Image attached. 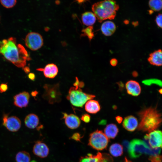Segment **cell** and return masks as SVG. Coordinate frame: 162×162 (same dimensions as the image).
I'll return each mask as SVG.
<instances>
[{
	"mask_svg": "<svg viewBox=\"0 0 162 162\" xmlns=\"http://www.w3.org/2000/svg\"><path fill=\"white\" fill-rule=\"evenodd\" d=\"M0 55L19 68H24L31 58L27 50L16 39L10 37L0 41Z\"/></svg>",
	"mask_w": 162,
	"mask_h": 162,
	"instance_id": "obj_1",
	"label": "cell"
},
{
	"mask_svg": "<svg viewBox=\"0 0 162 162\" xmlns=\"http://www.w3.org/2000/svg\"><path fill=\"white\" fill-rule=\"evenodd\" d=\"M140 122L138 126L139 130L150 132L156 130L162 123L161 114L156 107H150L142 110L138 114Z\"/></svg>",
	"mask_w": 162,
	"mask_h": 162,
	"instance_id": "obj_2",
	"label": "cell"
},
{
	"mask_svg": "<svg viewBox=\"0 0 162 162\" xmlns=\"http://www.w3.org/2000/svg\"><path fill=\"white\" fill-rule=\"evenodd\" d=\"M92 8L98 21L101 22L114 19L119 6L114 0H104L94 4Z\"/></svg>",
	"mask_w": 162,
	"mask_h": 162,
	"instance_id": "obj_3",
	"label": "cell"
},
{
	"mask_svg": "<svg viewBox=\"0 0 162 162\" xmlns=\"http://www.w3.org/2000/svg\"><path fill=\"white\" fill-rule=\"evenodd\" d=\"M128 149L129 156L132 158L139 157L144 154L150 156L159 154L161 151L160 148H151L145 141L136 139L129 143Z\"/></svg>",
	"mask_w": 162,
	"mask_h": 162,
	"instance_id": "obj_4",
	"label": "cell"
},
{
	"mask_svg": "<svg viewBox=\"0 0 162 162\" xmlns=\"http://www.w3.org/2000/svg\"><path fill=\"white\" fill-rule=\"evenodd\" d=\"M70 88L67 97L71 104L78 107H82L88 100L95 97L94 95L89 94L83 92L77 85H74Z\"/></svg>",
	"mask_w": 162,
	"mask_h": 162,
	"instance_id": "obj_5",
	"label": "cell"
},
{
	"mask_svg": "<svg viewBox=\"0 0 162 162\" xmlns=\"http://www.w3.org/2000/svg\"><path fill=\"white\" fill-rule=\"evenodd\" d=\"M109 142V138L104 133L97 130L90 134L88 145L95 150L101 151L106 148Z\"/></svg>",
	"mask_w": 162,
	"mask_h": 162,
	"instance_id": "obj_6",
	"label": "cell"
},
{
	"mask_svg": "<svg viewBox=\"0 0 162 162\" xmlns=\"http://www.w3.org/2000/svg\"><path fill=\"white\" fill-rule=\"evenodd\" d=\"M26 45L32 50L40 49L43 45V39L39 33L30 32L26 35L25 39Z\"/></svg>",
	"mask_w": 162,
	"mask_h": 162,
	"instance_id": "obj_7",
	"label": "cell"
},
{
	"mask_svg": "<svg viewBox=\"0 0 162 162\" xmlns=\"http://www.w3.org/2000/svg\"><path fill=\"white\" fill-rule=\"evenodd\" d=\"M58 85H46L44 86L45 92L43 97L47 100L50 104L59 102L61 100V94Z\"/></svg>",
	"mask_w": 162,
	"mask_h": 162,
	"instance_id": "obj_8",
	"label": "cell"
},
{
	"mask_svg": "<svg viewBox=\"0 0 162 162\" xmlns=\"http://www.w3.org/2000/svg\"><path fill=\"white\" fill-rule=\"evenodd\" d=\"M149 146L152 148L162 149V131L154 130L147 134L144 136Z\"/></svg>",
	"mask_w": 162,
	"mask_h": 162,
	"instance_id": "obj_9",
	"label": "cell"
},
{
	"mask_svg": "<svg viewBox=\"0 0 162 162\" xmlns=\"http://www.w3.org/2000/svg\"><path fill=\"white\" fill-rule=\"evenodd\" d=\"M79 162H113V160L109 154L98 152L96 154L89 153L81 157Z\"/></svg>",
	"mask_w": 162,
	"mask_h": 162,
	"instance_id": "obj_10",
	"label": "cell"
},
{
	"mask_svg": "<svg viewBox=\"0 0 162 162\" xmlns=\"http://www.w3.org/2000/svg\"><path fill=\"white\" fill-rule=\"evenodd\" d=\"M3 125L10 131H16L21 127V121L16 116L8 117L7 115H5L3 116Z\"/></svg>",
	"mask_w": 162,
	"mask_h": 162,
	"instance_id": "obj_11",
	"label": "cell"
},
{
	"mask_svg": "<svg viewBox=\"0 0 162 162\" xmlns=\"http://www.w3.org/2000/svg\"><path fill=\"white\" fill-rule=\"evenodd\" d=\"M33 152L37 156L44 158L48 155L49 149L45 143L41 141H38L36 142L34 146Z\"/></svg>",
	"mask_w": 162,
	"mask_h": 162,
	"instance_id": "obj_12",
	"label": "cell"
},
{
	"mask_svg": "<svg viewBox=\"0 0 162 162\" xmlns=\"http://www.w3.org/2000/svg\"><path fill=\"white\" fill-rule=\"evenodd\" d=\"M63 118L64 119L66 126L69 128L74 129L77 128L80 124V120L76 116L73 114L68 115L63 113Z\"/></svg>",
	"mask_w": 162,
	"mask_h": 162,
	"instance_id": "obj_13",
	"label": "cell"
},
{
	"mask_svg": "<svg viewBox=\"0 0 162 162\" xmlns=\"http://www.w3.org/2000/svg\"><path fill=\"white\" fill-rule=\"evenodd\" d=\"M30 95L28 93L23 92L20 93L14 97V103L16 106L20 108L27 106L29 102Z\"/></svg>",
	"mask_w": 162,
	"mask_h": 162,
	"instance_id": "obj_14",
	"label": "cell"
},
{
	"mask_svg": "<svg viewBox=\"0 0 162 162\" xmlns=\"http://www.w3.org/2000/svg\"><path fill=\"white\" fill-rule=\"evenodd\" d=\"M125 87L128 93L133 96H137L141 92V88L140 84L134 80H130L128 81L126 83Z\"/></svg>",
	"mask_w": 162,
	"mask_h": 162,
	"instance_id": "obj_15",
	"label": "cell"
},
{
	"mask_svg": "<svg viewBox=\"0 0 162 162\" xmlns=\"http://www.w3.org/2000/svg\"><path fill=\"white\" fill-rule=\"evenodd\" d=\"M37 70L43 71L44 76L49 78H53L55 77L58 72V67L53 63L48 64L44 68H39Z\"/></svg>",
	"mask_w": 162,
	"mask_h": 162,
	"instance_id": "obj_16",
	"label": "cell"
},
{
	"mask_svg": "<svg viewBox=\"0 0 162 162\" xmlns=\"http://www.w3.org/2000/svg\"><path fill=\"white\" fill-rule=\"evenodd\" d=\"M122 125L124 129L129 131H133L138 127L137 119L133 116H129L125 117L123 120Z\"/></svg>",
	"mask_w": 162,
	"mask_h": 162,
	"instance_id": "obj_17",
	"label": "cell"
},
{
	"mask_svg": "<svg viewBox=\"0 0 162 162\" xmlns=\"http://www.w3.org/2000/svg\"><path fill=\"white\" fill-rule=\"evenodd\" d=\"M148 59L149 62L153 65L162 66V50H158L153 52L150 55Z\"/></svg>",
	"mask_w": 162,
	"mask_h": 162,
	"instance_id": "obj_18",
	"label": "cell"
},
{
	"mask_svg": "<svg viewBox=\"0 0 162 162\" xmlns=\"http://www.w3.org/2000/svg\"><path fill=\"white\" fill-rule=\"evenodd\" d=\"M116 28L115 24L111 21L104 22L101 26V31L102 33L107 36L112 35L115 32Z\"/></svg>",
	"mask_w": 162,
	"mask_h": 162,
	"instance_id": "obj_19",
	"label": "cell"
},
{
	"mask_svg": "<svg viewBox=\"0 0 162 162\" xmlns=\"http://www.w3.org/2000/svg\"><path fill=\"white\" fill-rule=\"evenodd\" d=\"M85 110L91 114H95L99 112L100 107L98 102L93 100H90L86 103L85 105Z\"/></svg>",
	"mask_w": 162,
	"mask_h": 162,
	"instance_id": "obj_20",
	"label": "cell"
},
{
	"mask_svg": "<svg viewBox=\"0 0 162 162\" xmlns=\"http://www.w3.org/2000/svg\"><path fill=\"white\" fill-rule=\"evenodd\" d=\"M82 20L83 24L87 26H92L95 23L97 18L91 12H86L82 14Z\"/></svg>",
	"mask_w": 162,
	"mask_h": 162,
	"instance_id": "obj_21",
	"label": "cell"
},
{
	"mask_svg": "<svg viewBox=\"0 0 162 162\" xmlns=\"http://www.w3.org/2000/svg\"><path fill=\"white\" fill-rule=\"evenodd\" d=\"M25 123L26 126L30 129L36 128L39 123V119L38 116L34 114H30L28 115L25 119Z\"/></svg>",
	"mask_w": 162,
	"mask_h": 162,
	"instance_id": "obj_22",
	"label": "cell"
},
{
	"mask_svg": "<svg viewBox=\"0 0 162 162\" xmlns=\"http://www.w3.org/2000/svg\"><path fill=\"white\" fill-rule=\"evenodd\" d=\"M118 129L117 125L114 124H110L106 125L104 129V134L110 139H114L117 136Z\"/></svg>",
	"mask_w": 162,
	"mask_h": 162,
	"instance_id": "obj_23",
	"label": "cell"
},
{
	"mask_svg": "<svg viewBox=\"0 0 162 162\" xmlns=\"http://www.w3.org/2000/svg\"><path fill=\"white\" fill-rule=\"evenodd\" d=\"M109 151L113 156L119 157L122 155L123 153V147L119 143H115L110 146Z\"/></svg>",
	"mask_w": 162,
	"mask_h": 162,
	"instance_id": "obj_24",
	"label": "cell"
},
{
	"mask_svg": "<svg viewBox=\"0 0 162 162\" xmlns=\"http://www.w3.org/2000/svg\"><path fill=\"white\" fill-rule=\"evenodd\" d=\"M31 157L29 154L25 151L18 152L15 157L16 162H30Z\"/></svg>",
	"mask_w": 162,
	"mask_h": 162,
	"instance_id": "obj_25",
	"label": "cell"
},
{
	"mask_svg": "<svg viewBox=\"0 0 162 162\" xmlns=\"http://www.w3.org/2000/svg\"><path fill=\"white\" fill-rule=\"evenodd\" d=\"M148 4L153 11H158L162 9V0H149Z\"/></svg>",
	"mask_w": 162,
	"mask_h": 162,
	"instance_id": "obj_26",
	"label": "cell"
},
{
	"mask_svg": "<svg viewBox=\"0 0 162 162\" xmlns=\"http://www.w3.org/2000/svg\"><path fill=\"white\" fill-rule=\"evenodd\" d=\"M82 36H86L89 40L92 39L94 36V33L92 26H88L82 30Z\"/></svg>",
	"mask_w": 162,
	"mask_h": 162,
	"instance_id": "obj_27",
	"label": "cell"
},
{
	"mask_svg": "<svg viewBox=\"0 0 162 162\" xmlns=\"http://www.w3.org/2000/svg\"><path fill=\"white\" fill-rule=\"evenodd\" d=\"M142 83L147 86H150L154 84L162 87V81L157 79H146L142 81Z\"/></svg>",
	"mask_w": 162,
	"mask_h": 162,
	"instance_id": "obj_28",
	"label": "cell"
},
{
	"mask_svg": "<svg viewBox=\"0 0 162 162\" xmlns=\"http://www.w3.org/2000/svg\"><path fill=\"white\" fill-rule=\"evenodd\" d=\"M16 0H0L1 4L6 8L13 7L16 4Z\"/></svg>",
	"mask_w": 162,
	"mask_h": 162,
	"instance_id": "obj_29",
	"label": "cell"
},
{
	"mask_svg": "<svg viewBox=\"0 0 162 162\" xmlns=\"http://www.w3.org/2000/svg\"><path fill=\"white\" fill-rule=\"evenodd\" d=\"M149 160L151 162H162V155L158 154L150 156Z\"/></svg>",
	"mask_w": 162,
	"mask_h": 162,
	"instance_id": "obj_30",
	"label": "cell"
},
{
	"mask_svg": "<svg viewBox=\"0 0 162 162\" xmlns=\"http://www.w3.org/2000/svg\"><path fill=\"white\" fill-rule=\"evenodd\" d=\"M155 21L158 27L162 28V14H159L156 16Z\"/></svg>",
	"mask_w": 162,
	"mask_h": 162,
	"instance_id": "obj_31",
	"label": "cell"
},
{
	"mask_svg": "<svg viewBox=\"0 0 162 162\" xmlns=\"http://www.w3.org/2000/svg\"><path fill=\"white\" fill-rule=\"evenodd\" d=\"M81 119L84 122L88 123L90 120V116L87 114H84L82 115Z\"/></svg>",
	"mask_w": 162,
	"mask_h": 162,
	"instance_id": "obj_32",
	"label": "cell"
},
{
	"mask_svg": "<svg viewBox=\"0 0 162 162\" xmlns=\"http://www.w3.org/2000/svg\"><path fill=\"white\" fill-rule=\"evenodd\" d=\"M71 138L76 141H80L81 138L80 134L78 133H74L71 136Z\"/></svg>",
	"mask_w": 162,
	"mask_h": 162,
	"instance_id": "obj_33",
	"label": "cell"
},
{
	"mask_svg": "<svg viewBox=\"0 0 162 162\" xmlns=\"http://www.w3.org/2000/svg\"><path fill=\"white\" fill-rule=\"evenodd\" d=\"M8 88V85L6 84L2 83L0 85V92L2 93L5 92Z\"/></svg>",
	"mask_w": 162,
	"mask_h": 162,
	"instance_id": "obj_34",
	"label": "cell"
},
{
	"mask_svg": "<svg viewBox=\"0 0 162 162\" xmlns=\"http://www.w3.org/2000/svg\"><path fill=\"white\" fill-rule=\"evenodd\" d=\"M117 61L115 58H113L110 61V64L113 66H116L117 64Z\"/></svg>",
	"mask_w": 162,
	"mask_h": 162,
	"instance_id": "obj_35",
	"label": "cell"
},
{
	"mask_svg": "<svg viewBox=\"0 0 162 162\" xmlns=\"http://www.w3.org/2000/svg\"><path fill=\"white\" fill-rule=\"evenodd\" d=\"M28 78L31 80H34L35 78V75L33 73H29L28 75Z\"/></svg>",
	"mask_w": 162,
	"mask_h": 162,
	"instance_id": "obj_36",
	"label": "cell"
},
{
	"mask_svg": "<svg viewBox=\"0 0 162 162\" xmlns=\"http://www.w3.org/2000/svg\"><path fill=\"white\" fill-rule=\"evenodd\" d=\"M116 120L118 123H120L122 121V118L120 116H117L116 118Z\"/></svg>",
	"mask_w": 162,
	"mask_h": 162,
	"instance_id": "obj_37",
	"label": "cell"
},
{
	"mask_svg": "<svg viewBox=\"0 0 162 162\" xmlns=\"http://www.w3.org/2000/svg\"><path fill=\"white\" fill-rule=\"evenodd\" d=\"M23 68L24 71L26 73H28L30 72V68L28 67L25 66Z\"/></svg>",
	"mask_w": 162,
	"mask_h": 162,
	"instance_id": "obj_38",
	"label": "cell"
},
{
	"mask_svg": "<svg viewBox=\"0 0 162 162\" xmlns=\"http://www.w3.org/2000/svg\"><path fill=\"white\" fill-rule=\"evenodd\" d=\"M124 162H132L130 160H129L126 157H125L124 158Z\"/></svg>",
	"mask_w": 162,
	"mask_h": 162,
	"instance_id": "obj_39",
	"label": "cell"
},
{
	"mask_svg": "<svg viewBox=\"0 0 162 162\" xmlns=\"http://www.w3.org/2000/svg\"><path fill=\"white\" fill-rule=\"evenodd\" d=\"M31 162H37L35 160H33L31 161Z\"/></svg>",
	"mask_w": 162,
	"mask_h": 162,
	"instance_id": "obj_40",
	"label": "cell"
},
{
	"mask_svg": "<svg viewBox=\"0 0 162 162\" xmlns=\"http://www.w3.org/2000/svg\"></svg>",
	"mask_w": 162,
	"mask_h": 162,
	"instance_id": "obj_41",
	"label": "cell"
}]
</instances>
